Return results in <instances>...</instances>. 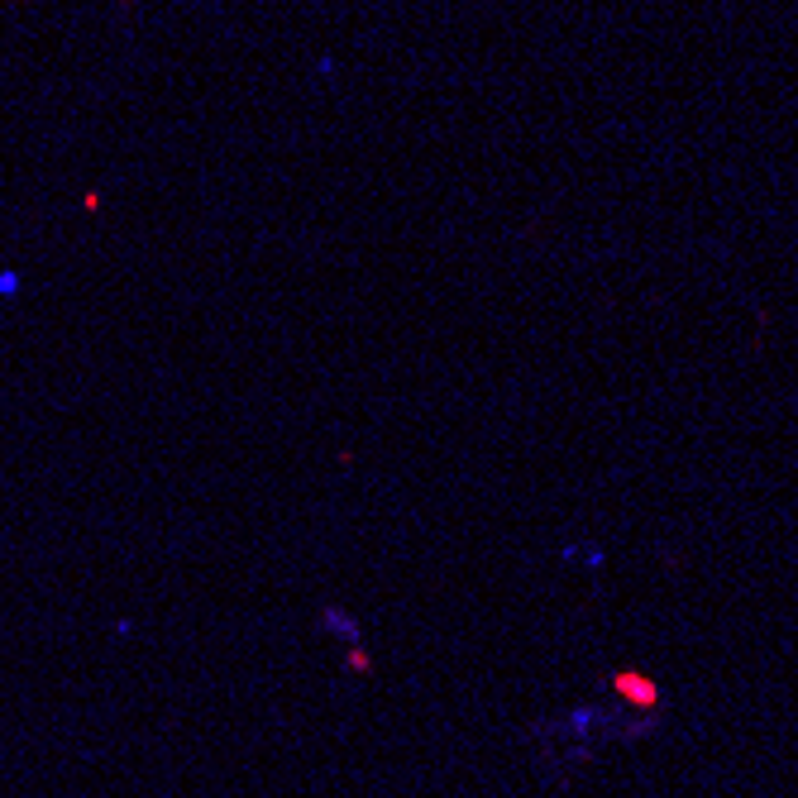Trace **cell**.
<instances>
[{
    "label": "cell",
    "mask_w": 798,
    "mask_h": 798,
    "mask_svg": "<svg viewBox=\"0 0 798 798\" xmlns=\"http://www.w3.org/2000/svg\"><path fill=\"white\" fill-rule=\"evenodd\" d=\"M622 689L636 693V698H655V689H650V684H641V679H622Z\"/></svg>",
    "instance_id": "cell-1"
},
{
    "label": "cell",
    "mask_w": 798,
    "mask_h": 798,
    "mask_svg": "<svg viewBox=\"0 0 798 798\" xmlns=\"http://www.w3.org/2000/svg\"><path fill=\"white\" fill-rule=\"evenodd\" d=\"M5 5H10V0H0V10H5Z\"/></svg>",
    "instance_id": "cell-2"
}]
</instances>
